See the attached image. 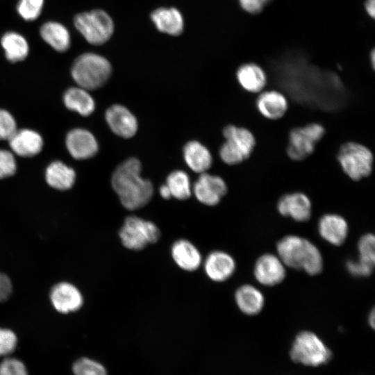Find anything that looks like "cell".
<instances>
[{
	"mask_svg": "<svg viewBox=\"0 0 375 375\" xmlns=\"http://www.w3.org/2000/svg\"><path fill=\"white\" fill-rule=\"evenodd\" d=\"M44 0H20L17 10L19 15L26 21H33L41 14Z\"/></svg>",
	"mask_w": 375,
	"mask_h": 375,
	"instance_id": "obj_31",
	"label": "cell"
},
{
	"mask_svg": "<svg viewBox=\"0 0 375 375\" xmlns=\"http://www.w3.org/2000/svg\"><path fill=\"white\" fill-rule=\"evenodd\" d=\"M365 10L367 14L374 18L375 15V0H367L365 2Z\"/></svg>",
	"mask_w": 375,
	"mask_h": 375,
	"instance_id": "obj_40",
	"label": "cell"
},
{
	"mask_svg": "<svg viewBox=\"0 0 375 375\" xmlns=\"http://www.w3.org/2000/svg\"><path fill=\"white\" fill-rule=\"evenodd\" d=\"M226 139L219 149V156L227 165H238L248 159L256 146V138L247 128L228 125L223 130Z\"/></svg>",
	"mask_w": 375,
	"mask_h": 375,
	"instance_id": "obj_4",
	"label": "cell"
},
{
	"mask_svg": "<svg viewBox=\"0 0 375 375\" xmlns=\"http://www.w3.org/2000/svg\"><path fill=\"white\" fill-rule=\"evenodd\" d=\"M12 292V283L10 278L4 274L0 272V301L8 299Z\"/></svg>",
	"mask_w": 375,
	"mask_h": 375,
	"instance_id": "obj_39",
	"label": "cell"
},
{
	"mask_svg": "<svg viewBox=\"0 0 375 375\" xmlns=\"http://www.w3.org/2000/svg\"><path fill=\"white\" fill-rule=\"evenodd\" d=\"M167 185L172 197L178 200H185L192 194V187L188 174L181 170H176L167 178Z\"/></svg>",
	"mask_w": 375,
	"mask_h": 375,
	"instance_id": "obj_29",
	"label": "cell"
},
{
	"mask_svg": "<svg viewBox=\"0 0 375 375\" xmlns=\"http://www.w3.org/2000/svg\"><path fill=\"white\" fill-rule=\"evenodd\" d=\"M16 162L11 152L0 149V178L13 175L16 171Z\"/></svg>",
	"mask_w": 375,
	"mask_h": 375,
	"instance_id": "obj_35",
	"label": "cell"
},
{
	"mask_svg": "<svg viewBox=\"0 0 375 375\" xmlns=\"http://www.w3.org/2000/svg\"><path fill=\"white\" fill-rule=\"evenodd\" d=\"M120 241L128 249L140 251L158 241L160 232L153 222L135 215L127 217L119 232Z\"/></svg>",
	"mask_w": 375,
	"mask_h": 375,
	"instance_id": "obj_7",
	"label": "cell"
},
{
	"mask_svg": "<svg viewBox=\"0 0 375 375\" xmlns=\"http://www.w3.org/2000/svg\"><path fill=\"white\" fill-rule=\"evenodd\" d=\"M235 299L240 310L246 315H256L264 306L265 299L262 292L251 285L240 287L235 292Z\"/></svg>",
	"mask_w": 375,
	"mask_h": 375,
	"instance_id": "obj_24",
	"label": "cell"
},
{
	"mask_svg": "<svg viewBox=\"0 0 375 375\" xmlns=\"http://www.w3.org/2000/svg\"><path fill=\"white\" fill-rule=\"evenodd\" d=\"M17 337L12 331L0 328V357L11 353L17 345Z\"/></svg>",
	"mask_w": 375,
	"mask_h": 375,
	"instance_id": "obj_36",
	"label": "cell"
},
{
	"mask_svg": "<svg viewBox=\"0 0 375 375\" xmlns=\"http://www.w3.org/2000/svg\"><path fill=\"white\" fill-rule=\"evenodd\" d=\"M292 361L310 367L328 362L332 356L331 350L314 333L305 331L295 338L290 352Z\"/></svg>",
	"mask_w": 375,
	"mask_h": 375,
	"instance_id": "obj_5",
	"label": "cell"
},
{
	"mask_svg": "<svg viewBox=\"0 0 375 375\" xmlns=\"http://www.w3.org/2000/svg\"><path fill=\"white\" fill-rule=\"evenodd\" d=\"M72 369L74 375H107L106 370L102 365L87 358L76 360Z\"/></svg>",
	"mask_w": 375,
	"mask_h": 375,
	"instance_id": "obj_30",
	"label": "cell"
},
{
	"mask_svg": "<svg viewBox=\"0 0 375 375\" xmlns=\"http://www.w3.org/2000/svg\"><path fill=\"white\" fill-rule=\"evenodd\" d=\"M8 141L12 150L22 157L35 156L40 152L43 146L41 135L30 129L17 130Z\"/></svg>",
	"mask_w": 375,
	"mask_h": 375,
	"instance_id": "obj_20",
	"label": "cell"
},
{
	"mask_svg": "<svg viewBox=\"0 0 375 375\" xmlns=\"http://www.w3.org/2000/svg\"><path fill=\"white\" fill-rule=\"evenodd\" d=\"M141 163L135 158H130L115 170L111 178L114 191L122 205L130 210L146 206L151 199L153 187L150 181L140 176Z\"/></svg>",
	"mask_w": 375,
	"mask_h": 375,
	"instance_id": "obj_1",
	"label": "cell"
},
{
	"mask_svg": "<svg viewBox=\"0 0 375 375\" xmlns=\"http://www.w3.org/2000/svg\"><path fill=\"white\" fill-rule=\"evenodd\" d=\"M151 18L156 28L162 33L178 35L183 32V19L176 8H158L151 13Z\"/></svg>",
	"mask_w": 375,
	"mask_h": 375,
	"instance_id": "obj_21",
	"label": "cell"
},
{
	"mask_svg": "<svg viewBox=\"0 0 375 375\" xmlns=\"http://www.w3.org/2000/svg\"><path fill=\"white\" fill-rule=\"evenodd\" d=\"M76 174L73 169L60 161L51 162L46 170V180L52 188L65 190L74 183Z\"/></svg>",
	"mask_w": 375,
	"mask_h": 375,
	"instance_id": "obj_26",
	"label": "cell"
},
{
	"mask_svg": "<svg viewBox=\"0 0 375 375\" xmlns=\"http://www.w3.org/2000/svg\"><path fill=\"white\" fill-rule=\"evenodd\" d=\"M374 264L363 261L359 258L347 262V268L350 274L355 276H367L372 272Z\"/></svg>",
	"mask_w": 375,
	"mask_h": 375,
	"instance_id": "obj_37",
	"label": "cell"
},
{
	"mask_svg": "<svg viewBox=\"0 0 375 375\" xmlns=\"http://www.w3.org/2000/svg\"><path fill=\"white\" fill-rule=\"evenodd\" d=\"M207 276L215 282H223L229 278L235 270V262L228 253L215 251L209 253L203 262Z\"/></svg>",
	"mask_w": 375,
	"mask_h": 375,
	"instance_id": "obj_16",
	"label": "cell"
},
{
	"mask_svg": "<svg viewBox=\"0 0 375 375\" xmlns=\"http://www.w3.org/2000/svg\"><path fill=\"white\" fill-rule=\"evenodd\" d=\"M66 146L72 156L78 160L90 158L98 151V143L94 136L82 128L74 129L67 134Z\"/></svg>",
	"mask_w": 375,
	"mask_h": 375,
	"instance_id": "obj_15",
	"label": "cell"
},
{
	"mask_svg": "<svg viewBox=\"0 0 375 375\" xmlns=\"http://www.w3.org/2000/svg\"><path fill=\"white\" fill-rule=\"evenodd\" d=\"M8 60L15 62L24 60L28 56L29 47L26 40L15 32L5 33L1 40Z\"/></svg>",
	"mask_w": 375,
	"mask_h": 375,
	"instance_id": "obj_28",
	"label": "cell"
},
{
	"mask_svg": "<svg viewBox=\"0 0 375 375\" xmlns=\"http://www.w3.org/2000/svg\"><path fill=\"white\" fill-rule=\"evenodd\" d=\"M375 238L373 234L367 233L358 241L359 259L374 264L375 262Z\"/></svg>",
	"mask_w": 375,
	"mask_h": 375,
	"instance_id": "obj_32",
	"label": "cell"
},
{
	"mask_svg": "<svg viewBox=\"0 0 375 375\" xmlns=\"http://www.w3.org/2000/svg\"><path fill=\"white\" fill-rule=\"evenodd\" d=\"M284 265L279 257L271 253L264 254L257 260L253 274L260 283L274 285L280 283L285 276Z\"/></svg>",
	"mask_w": 375,
	"mask_h": 375,
	"instance_id": "obj_12",
	"label": "cell"
},
{
	"mask_svg": "<svg viewBox=\"0 0 375 375\" xmlns=\"http://www.w3.org/2000/svg\"><path fill=\"white\" fill-rule=\"evenodd\" d=\"M192 190L199 202L213 206L218 204L225 196L228 188L220 176L203 172L194 183Z\"/></svg>",
	"mask_w": 375,
	"mask_h": 375,
	"instance_id": "obj_10",
	"label": "cell"
},
{
	"mask_svg": "<svg viewBox=\"0 0 375 375\" xmlns=\"http://www.w3.org/2000/svg\"><path fill=\"white\" fill-rule=\"evenodd\" d=\"M106 120L112 131L123 138L133 137L138 130V121L133 113L119 104L111 106L106 112Z\"/></svg>",
	"mask_w": 375,
	"mask_h": 375,
	"instance_id": "obj_11",
	"label": "cell"
},
{
	"mask_svg": "<svg viewBox=\"0 0 375 375\" xmlns=\"http://www.w3.org/2000/svg\"><path fill=\"white\" fill-rule=\"evenodd\" d=\"M256 106L265 118L276 120L286 112L288 103L284 94L276 90L262 92L256 99Z\"/></svg>",
	"mask_w": 375,
	"mask_h": 375,
	"instance_id": "obj_18",
	"label": "cell"
},
{
	"mask_svg": "<svg viewBox=\"0 0 375 375\" xmlns=\"http://www.w3.org/2000/svg\"><path fill=\"white\" fill-rule=\"evenodd\" d=\"M371 57H372V67L374 68V61H375V59H374V57H375V54H374V51H372V53H371Z\"/></svg>",
	"mask_w": 375,
	"mask_h": 375,
	"instance_id": "obj_43",
	"label": "cell"
},
{
	"mask_svg": "<svg viewBox=\"0 0 375 375\" xmlns=\"http://www.w3.org/2000/svg\"><path fill=\"white\" fill-rule=\"evenodd\" d=\"M311 207L310 199L301 192L286 194L280 198L277 203L281 215L297 222H305L310 217Z\"/></svg>",
	"mask_w": 375,
	"mask_h": 375,
	"instance_id": "obj_14",
	"label": "cell"
},
{
	"mask_svg": "<svg viewBox=\"0 0 375 375\" xmlns=\"http://www.w3.org/2000/svg\"><path fill=\"white\" fill-rule=\"evenodd\" d=\"M50 299L55 309L62 313L79 310L83 302L80 291L72 284L66 282L59 283L53 286Z\"/></svg>",
	"mask_w": 375,
	"mask_h": 375,
	"instance_id": "obj_13",
	"label": "cell"
},
{
	"mask_svg": "<svg viewBox=\"0 0 375 375\" xmlns=\"http://www.w3.org/2000/svg\"><path fill=\"white\" fill-rule=\"evenodd\" d=\"M269 0H239L242 8L248 12L254 14L262 10Z\"/></svg>",
	"mask_w": 375,
	"mask_h": 375,
	"instance_id": "obj_38",
	"label": "cell"
},
{
	"mask_svg": "<svg viewBox=\"0 0 375 375\" xmlns=\"http://www.w3.org/2000/svg\"><path fill=\"white\" fill-rule=\"evenodd\" d=\"M0 375H28L22 361L13 358H6L0 364Z\"/></svg>",
	"mask_w": 375,
	"mask_h": 375,
	"instance_id": "obj_34",
	"label": "cell"
},
{
	"mask_svg": "<svg viewBox=\"0 0 375 375\" xmlns=\"http://www.w3.org/2000/svg\"><path fill=\"white\" fill-rule=\"evenodd\" d=\"M171 256L176 265L186 272H194L202 264V256L190 241L179 239L171 247Z\"/></svg>",
	"mask_w": 375,
	"mask_h": 375,
	"instance_id": "obj_17",
	"label": "cell"
},
{
	"mask_svg": "<svg viewBox=\"0 0 375 375\" xmlns=\"http://www.w3.org/2000/svg\"><path fill=\"white\" fill-rule=\"evenodd\" d=\"M17 131L13 117L6 110L0 109V140H9Z\"/></svg>",
	"mask_w": 375,
	"mask_h": 375,
	"instance_id": "obj_33",
	"label": "cell"
},
{
	"mask_svg": "<svg viewBox=\"0 0 375 375\" xmlns=\"http://www.w3.org/2000/svg\"><path fill=\"white\" fill-rule=\"evenodd\" d=\"M42 38L56 51L64 52L70 47V35L65 26L58 22H49L40 28Z\"/></svg>",
	"mask_w": 375,
	"mask_h": 375,
	"instance_id": "obj_25",
	"label": "cell"
},
{
	"mask_svg": "<svg viewBox=\"0 0 375 375\" xmlns=\"http://www.w3.org/2000/svg\"><path fill=\"white\" fill-rule=\"evenodd\" d=\"M159 192L160 196L165 199H169L172 197L170 191L166 184L160 186Z\"/></svg>",
	"mask_w": 375,
	"mask_h": 375,
	"instance_id": "obj_41",
	"label": "cell"
},
{
	"mask_svg": "<svg viewBox=\"0 0 375 375\" xmlns=\"http://www.w3.org/2000/svg\"><path fill=\"white\" fill-rule=\"evenodd\" d=\"M236 76L242 88L251 93L261 92L267 83L264 70L254 63L241 65L237 71Z\"/></svg>",
	"mask_w": 375,
	"mask_h": 375,
	"instance_id": "obj_22",
	"label": "cell"
},
{
	"mask_svg": "<svg viewBox=\"0 0 375 375\" xmlns=\"http://www.w3.org/2000/svg\"><path fill=\"white\" fill-rule=\"evenodd\" d=\"M279 258L285 265L303 269L310 275L321 272L322 257L317 247L309 240L297 235H288L277 244Z\"/></svg>",
	"mask_w": 375,
	"mask_h": 375,
	"instance_id": "obj_2",
	"label": "cell"
},
{
	"mask_svg": "<svg viewBox=\"0 0 375 375\" xmlns=\"http://www.w3.org/2000/svg\"><path fill=\"white\" fill-rule=\"evenodd\" d=\"M111 71L109 61L93 53L80 55L74 60L71 69L74 80L85 90L101 88L108 80Z\"/></svg>",
	"mask_w": 375,
	"mask_h": 375,
	"instance_id": "obj_3",
	"label": "cell"
},
{
	"mask_svg": "<svg viewBox=\"0 0 375 375\" xmlns=\"http://www.w3.org/2000/svg\"><path fill=\"white\" fill-rule=\"evenodd\" d=\"M318 230L323 239L338 246L344 243L348 235L347 221L336 214H326L321 217Z\"/></svg>",
	"mask_w": 375,
	"mask_h": 375,
	"instance_id": "obj_19",
	"label": "cell"
},
{
	"mask_svg": "<svg viewBox=\"0 0 375 375\" xmlns=\"http://www.w3.org/2000/svg\"><path fill=\"white\" fill-rule=\"evenodd\" d=\"M374 318H375L374 310H372V312L369 315V322L373 328L374 327V322H375Z\"/></svg>",
	"mask_w": 375,
	"mask_h": 375,
	"instance_id": "obj_42",
	"label": "cell"
},
{
	"mask_svg": "<svg viewBox=\"0 0 375 375\" xmlns=\"http://www.w3.org/2000/svg\"><path fill=\"white\" fill-rule=\"evenodd\" d=\"M64 103L68 109L83 116L90 115L95 108L92 97L87 90L81 87L69 88L64 95Z\"/></svg>",
	"mask_w": 375,
	"mask_h": 375,
	"instance_id": "obj_27",
	"label": "cell"
},
{
	"mask_svg": "<svg viewBox=\"0 0 375 375\" xmlns=\"http://www.w3.org/2000/svg\"><path fill=\"white\" fill-rule=\"evenodd\" d=\"M183 157L188 166L197 173L206 172L212 165L209 150L197 141H190L183 148Z\"/></svg>",
	"mask_w": 375,
	"mask_h": 375,
	"instance_id": "obj_23",
	"label": "cell"
},
{
	"mask_svg": "<svg viewBox=\"0 0 375 375\" xmlns=\"http://www.w3.org/2000/svg\"><path fill=\"white\" fill-rule=\"evenodd\" d=\"M337 159L344 173L353 181L367 177L372 171L373 153L360 143L348 142L343 144L338 151Z\"/></svg>",
	"mask_w": 375,
	"mask_h": 375,
	"instance_id": "obj_6",
	"label": "cell"
},
{
	"mask_svg": "<svg viewBox=\"0 0 375 375\" xmlns=\"http://www.w3.org/2000/svg\"><path fill=\"white\" fill-rule=\"evenodd\" d=\"M74 26L91 44L101 45L107 42L114 31L113 21L102 10L81 12L74 17Z\"/></svg>",
	"mask_w": 375,
	"mask_h": 375,
	"instance_id": "obj_8",
	"label": "cell"
},
{
	"mask_svg": "<svg viewBox=\"0 0 375 375\" xmlns=\"http://www.w3.org/2000/svg\"><path fill=\"white\" fill-rule=\"evenodd\" d=\"M325 133L323 126L311 123L291 130L289 134L287 153L293 160L300 161L312 154L317 143Z\"/></svg>",
	"mask_w": 375,
	"mask_h": 375,
	"instance_id": "obj_9",
	"label": "cell"
}]
</instances>
